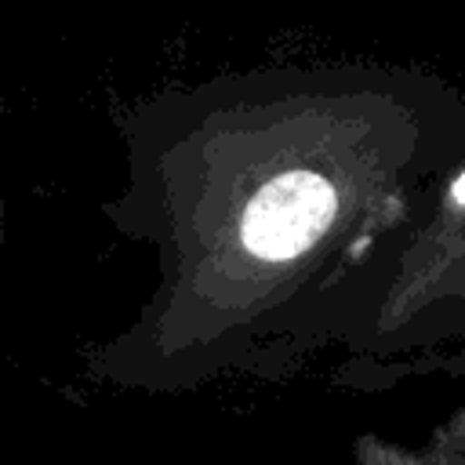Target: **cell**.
<instances>
[{"label":"cell","instance_id":"1","mask_svg":"<svg viewBox=\"0 0 465 465\" xmlns=\"http://www.w3.org/2000/svg\"><path fill=\"white\" fill-rule=\"evenodd\" d=\"M338 196L331 182L309 167L272 174L243 207L240 236L247 251L269 262L294 258L309 251L331 225Z\"/></svg>","mask_w":465,"mask_h":465},{"label":"cell","instance_id":"2","mask_svg":"<svg viewBox=\"0 0 465 465\" xmlns=\"http://www.w3.org/2000/svg\"><path fill=\"white\" fill-rule=\"evenodd\" d=\"M454 203H465V178H458L454 185Z\"/></svg>","mask_w":465,"mask_h":465}]
</instances>
